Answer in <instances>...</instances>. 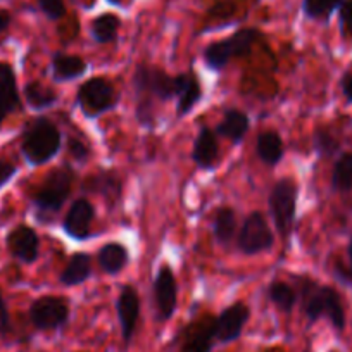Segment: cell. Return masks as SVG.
<instances>
[{
	"label": "cell",
	"mask_w": 352,
	"mask_h": 352,
	"mask_svg": "<svg viewBox=\"0 0 352 352\" xmlns=\"http://www.w3.org/2000/svg\"><path fill=\"white\" fill-rule=\"evenodd\" d=\"M335 275H337V278L340 280V282L347 283V285H352V268H345L344 264L342 263H337L335 264Z\"/></svg>",
	"instance_id": "8d00e7d4"
},
{
	"label": "cell",
	"mask_w": 352,
	"mask_h": 352,
	"mask_svg": "<svg viewBox=\"0 0 352 352\" xmlns=\"http://www.w3.org/2000/svg\"><path fill=\"white\" fill-rule=\"evenodd\" d=\"M297 195H299L297 185L290 178L276 182L270 192V214L275 223L276 232L282 236H287L292 232L297 212Z\"/></svg>",
	"instance_id": "5b68a950"
},
{
	"label": "cell",
	"mask_w": 352,
	"mask_h": 352,
	"mask_svg": "<svg viewBox=\"0 0 352 352\" xmlns=\"http://www.w3.org/2000/svg\"><path fill=\"white\" fill-rule=\"evenodd\" d=\"M14 173H16V166L9 164V162L6 161H0V187H2L4 184H8L12 176H14Z\"/></svg>",
	"instance_id": "d590c367"
},
{
	"label": "cell",
	"mask_w": 352,
	"mask_h": 352,
	"mask_svg": "<svg viewBox=\"0 0 352 352\" xmlns=\"http://www.w3.org/2000/svg\"><path fill=\"white\" fill-rule=\"evenodd\" d=\"M342 4V0H304L302 11L311 19H327Z\"/></svg>",
	"instance_id": "f546056e"
},
{
	"label": "cell",
	"mask_w": 352,
	"mask_h": 352,
	"mask_svg": "<svg viewBox=\"0 0 352 352\" xmlns=\"http://www.w3.org/2000/svg\"><path fill=\"white\" fill-rule=\"evenodd\" d=\"M342 92H344L345 99L352 102V73H347L342 78Z\"/></svg>",
	"instance_id": "74e56055"
},
{
	"label": "cell",
	"mask_w": 352,
	"mask_h": 352,
	"mask_svg": "<svg viewBox=\"0 0 352 352\" xmlns=\"http://www.w3.org/2000/svg\"><path fill=\"white\" fill-rule=\"evenodd\" d=\"M76 102L88 120H96L120 102L116 88L107 78L96 76L85 81L76 94Z\"/></svg>",
	"instance_id": "277c9868"
},
{
	"label": "cell",
	"mask_w": 352,
	"mask_h": 352,
	"mask_svg": "<svg viewBox=\"0 0 352 352\" xmlns=\"http://www.w3.org/2000/svg\"><path fill=\"white\" fill-rule=\"evenodd\" d=\"M109 4H120V2H123V0H107Z\"/></svg>",
	"instance_id": "b9f144b4"
},
{
	"label": "cell",
	"mask_w": 352,
	"mask_h": 352,
	"mask_svg": "<svg viewBox=\"0 0 352 352\" xmlns=\"http://www.w3.org/2000/svg\"><path fill=\"white\" fill-rule=\"evenodd\" d=\"M340 28L342 33L352 38V0H345L340 8Z\"/></svg>",
	"instance_id": "d6a6232c"
},
{
	"label": "cell",
	"mask_w": 352,
	"mask_h": 352,
	"mask_svg": "<svg viewBox=\"0 0 352 352\" xmlns=\"http://www.w3.org/2000/svg\"><path fill=\"white\" fill-rule=\"evenodd\" d=\"M187 73L171 76L161 67L140 64L133 74V87L137 90V120L140 124L154 126V104L152 100H171L180 96Z\"/></svg>",
	"instance_id": "6da1fadb"
},
{
	"label": "cell",
	"mask_w": 352,
	"mask_h": 352,
	"mask_svg": "<svg viewBox=\"0 0 352 352\" xmlns=\"http://www.w3.org/2000/svg\"><path fill=\"white\" fill-rule=\"evenodd\" d=\"M212 235L221 245L232 242L233 236L236 235V214L232 208H221L216 211L212 219Z\"/></svg>",
	"instance_id": "7402d4cb"
},
{
	"label": "cell",
	"mask_w": 352,
	"mask_h": 352,
	"mask_svg": "<svg viewBox=\"0 0 352 352\" xmlns=\"http://www.w3.org/2000/svg\"><path fill=\"white\" fill-rule=\"evenodd\" d=\"M99 266L107 275H118L126 268L128 261H130V252L121 242H107L99 250Z\"/></svg>",
	"instance_id": "e0dca14e"
},
{
	"label": "cell",
	"mask_w": 352,
	"mask_h": 352,
	"mask_svg": "<svg viewBox=\"0 0 352 352\" xmlns=\"http://www.w3.org/2000/svg\"><path fill=\"white\" fill-rule=\"evenodd\" d=\"M202 99V88L199 83V78L194 73H187L185 76V83L182 87V92L178 96V106H176V113L178 118H184L194 109Z\"/></svg>",
	"instance_id": "603a6c76"
},
{
	"label": "cell",
	"mask_w": 352,
	"mask_h": 352,
	"mask_svg": "<svg viewBox=\"0 0 352 352\" xmlns=\"http://www.w3.org/2000/svg\"><path fill=\"white\" fill-rule=\"evenodd\" d=\"M87 63L78 56L57 52L52 57V78L56 81H71L87 73Z\"/></svg>",
	"instance_id": "ffe728a7"
},
{
	"label": "cell",
	"mask_w": 352,
	"mask_h": 352,
	"mask_svg": "<svg viewBox=\"0 0 352 352\" xmlns=\"http://www.w3.org/2000/svg\"><path fill=\"white\" fill-rule=\"evenodd\" d=\"M11 25V14L8 11H0V33L6 32Z\"/></svg>",
	"instance_id": "f35d334b"
},
{
	"label": "cell",
	"mask_w": 352,
	"mask_h": 352,
	"mask_svg": "<svg viewBox=\"0 0 352 352\" xmlns=\"http://www.w3.org/2000/svg\"><path fill=\"white\" fill-rule=\"evenodd\" d=\"M349 261H351V268H352V239H351V242H349Z\"/></svg>",
	"instance_id": "60d3db41"
},
{
	"label": "cell",
	"mask_w": 352,
	"mask_h": 352,
	"mask_svg": "<svg viewBox=\"0 0 352 352\" xmlns=\"http://www.w3.org/2000/svg\"><path fill=\"white\" fill-rule=\"evenodd\" d=\"M96 218V209L87 199H76L71 204L66 218L63 221V230L71 239L85 240L92 235V221Z\"/></svg>",
	"instance_id": "4fadbf2b"
},
{
	"label": "cell",
	"mask_w": 352,
	"mask_h": 352,
	"mask_svg": "<svg viewBox=\"0 0 352 352\" xmlns=\"http://www.w3.org/2000/svg\"><path fill=\"white\" fill-rule=\"evenodd\" d=\"M321 296H323V313L330 320L337 331L345 330V311L342 306L340 294L331 287H321Z\"/></svg>",
	"instance_id": "cb8c5ba5"
},
{
	"label": "cell",
	"mask_w": 352,
	"mask_h": 352,
	"mask_svg": "<svg viewBox=\"0 0 352 352\" xmlns=\"http://www.w3.org/2000/svg\"><path fill=\"white\" fill-rule=\"evenodd\" d=\"M69 300L57 296L38 297L30 307V321L40 331L60 330L69 321Z\"/></svg>",
	"instance_id": "52a82bcc"
},
{
	"label": "cell",
	"mask_w": 352,
	"mask_h": 352,
	"mask_svg": "<svg viewBox=\"0 0 352 352\" xmlns=\"http://www.w3.org/2000/svg\"><path fill=\"white\" fill-rule=\"evenodd\" d=\"M219 157V145L218 135L211 128H201L197 138H195L194 151H192V159L195 164L202 169H212Z\"/></svg>",
	"instance_id": "9a60e30c"
},
{
	"label": "cell",
	"mask_w": 352,
	"mask_h": 352,
	"mask_svg": "<svg viewBox=\"0 0 352 352\" xmlns=\"http://www.w3.org/2000/svg\"><path fill=\"white\" fill-rule=\"evenodd\" d=\"M0 102L4 104L11 113L19 107L16 74L12 67L6 63H0Z\"/></svg>",
	"instance_id": "d4e9b609"
},
{
	"label": "cell",
	"mask_w": 352,
	"mask_h": 352,
	"mask_svg": "<svg viewBox=\"0 0 352 352\" xmlns=\"http://www.w3.org/2000/svg\"><path fill=\"white\" fill-rule=\"evenodd\" d=\"M118 320L121 327V337L124 345H130L137 331L138 320H140V296L133 285H124L121 289L116 300Z\"/></svg>",
	"instance_id": "7c38bea8"
},
{
	"label": "cell",
	"mask_w": 352,
	"mask_h": 352,
	"mask_svg": "<svg viewBox=\"0 0 352 352\" xmlns=\"http://www.w3.org/2000/svg\"><path fill=\"white\" fill-rule=\"evenodd\" d=\"M8 249L16 259L23 261V263H35L40 252V240L38 235L33 228L26 225L16 226L11 230L8 235Z\"/></svg>",
	"instance_id": "5bb4252c"
},
{
	"label": "cell",
	"mask_w": 352,
	"mask_h": 352,
	"mask_svg": "<svg viewBox=\"0 0 352 352\" xmlns=\"http://www.w3.org/2000/svg\"><path fill=\"white\" fill-rule=\"evenodd\" d=\"M25 99L33 109H49L57 102V94L40 81H30L25 87Z\"/></svg>",
	"instance_id": "484cf974"
},
{
	"label": "cell",
	"mask_w": 352,
	"mask_h": 352,
	"mask_svg": "<svg viewBox=\"0 0 352 352\" xmlns=\"http://www.w3.org/2000/svg\"><path fill=\"white\" fill-rule=\"evenodd\" d=\"M313 140H314V148H316L318 154L324 155V157L333 155L335 152L338 151L337 138H335L327 128H318V130L314 131Z\"/></svg>",
	"instance_id": "4dcf8cb0"
},
{
	"label": "cell",
	"mask_w": 352,
	"mask_h": 352,
	"mask_svg": "<svg viewBox=\"0 0 352 352\" xmlns=\"http://www.w3.org/2000/svg\"><path fill=\"white\" fill-rule=\"evenodd\" d=\"M118 30H120V19L118 16L106 12L100 14L92 21V38L97 43H111L116 40Z\"/></svg>",
	"instance_id": "83f0119b"
},
{
	"label": "cell",
	"mask_w": 352,
	"mask_h": 352,
	"mask_svg": "<svg viewBox=\"0 0 352 352\" xmlns=\"http://www.w3.org/2000/svg\"><path fill=\"white\" fill-rule=\"evenodd\" d=\"M9 331H11V316L4 296L0 292V335H8Z\"/></svg>",
	"instance_id": "e575fe53"
},
{
	"label": "cell",
	"mask_w": 352,
	"mask_h": 352,
	"mask_svg": "<svg viewBox=\"0 0 352 352\" xmlns=\"http://www.w3.org/2000/svg\"><path fill=\"white\" fill-rule=\"evenodd\" d=\"M67 151H69V154L73 155L78 162H85L88 159V155H90V151H88L87 145L81 140H78V138H71V140L67 142Z\"/></svg>",
	"instance_id": "836d02e7"
},
{
	"label": "cell",
	"mask_w": 352,
	"mask_h": 352,
	"mask_svg": "<svg viewBox=\"0 0 352 352\" xmlns=\"http://www.w3.org/2000/svg\"><path fill=\"white\" fill-rule=\"evenodd\" d=\"M214 318L211 314L197 318L182 330L178 352H211L214 347Z\"/></svg>",
	"instance_id": "9c48e42d"
},
{
	"label": "cell",
	"mask_w": 352,
	"mask_h": 352,
	"mask_svg": "<svg viewBox=\"0 0 352 352\" xmlns=\"http://www.w3.org/2000/svg\"><path fill=\"white\" fill-rule=\"evenodd\" d=\"M63 137L56 124L47 118H36L23 135V155L33 166H40L54 159L59 152Z\"/></svg>",
	"instance_id": "7a4b0ae2"
},
{
	"label": "cell",
	"mask_w": 352,
	"mask_h": 352,
	"mask_svg": "<svg viewBox=\"0 0 352 352\" xmlns=\"http://www.w3.org/2000/svg\"><path fill=\"white\" fill-rule=\"evenodd\" d=\"M275 236L268 225V219L264 218L263 212L254 211L243 219L240 226L236 243H239L240 252L245 256H256V254L266 252L273 247Z\"/></svg>",
	"instance_id": "ba28073f"
},
{
	"label": "cell",
	"mask_w": 352,
	"mask_h": 352,
	"mask_svg": "<svg viewBox=\"0 0 352 352\" xmlns=\"http://www.w3.org/2000/svg\"><path fill=\"white\" fill-rule=\"evenodd\" d=\"M257 157L268 166H276L282 161L285 148H283V140L275 130H264L259 133L256 140Z\"/></svg>",
	"instance_id": "ac0fdd59"
},
{
	"label": "cell",
	"mask_w": 352,
	"mask_h": 352,
	"mask_svg": "<svg viewBox=\"0 0 352 352\" xmlns=\"http://www.w3.org/2000/svg\"><path fill=\"white\" fill-rule=\"evenodd\" d=\"M9 113H11V111H9L8 107L4 106V104L0 102V123H2V121H4L6 118H8V114H9Z\"/></svg>",
	"instance_id": "ab89813d"
},
{
	"label": "cell",
	"mask_w": 352,
	"mask_h": 352,
	"mask_svg": "<svg viewBox=\"0 0 352 352\" xmlns=\"http://www.w3.org/2000/svg\"><path fill=\"white\" fill-rule=\"evenodd\" d=\"M92 275V259L85 252H76L67 261L66 268L60 273V283L66 287L80 285Z\"/></svg>",
	"instance_id": "44dd1931"
},
{
	"label": "cell",
	"mask_w": 352,
	"mask_h": 352,
	"mask_svg": "<svg viewBox=\"0 0 352 352\" xmlns=\"http://www.w3.org/2000/svg\"><path fill=\"white\" fill-rule=\"evenodd\" d=\"M250 318L249 306L243 302H235L223 309L214 318V337L219 344H230L240 338L247 321Z\"/></svg>",
	"instance_id": "8fae6325"
},
{
	"label": "cell",
	"mask_w": 352,
	"mask_h": 352,
	"mask_svg": "<svg viewBox=\"0 0 352 352\" xmlns=\"http://www.w3.org/2000/svg\"><path fill=\"white\" fill-rule=\"evenodd\" d=\"M330 352H335V351H330Z\"/></svg>",
	"instance_id": "7bdbcfd3"
},
{
	"label": "cell",
	"mask_w": 352,
	"mask_h": 352,
	"mask_svg": "<svg viewBox=\"0 0 352 352\" xmlns=\"http://www.w3.org/2000/svg\"><path fill=\"white\" fill-rule=\"evenodd\" d=\"M38 6L43 14L52 19V21H57V19L64 18V14H66L64 0H38Z\"/></svg>",
	"instance_id": "1f68e13d"
},
{
	"label": "cell",
	"mask_w": 352,
	"mask_h": 352,
	"mask_svg": "<svg viewBox=\"0 0 352 352\" xmlns=\"http://www.w3.org/2000/svg\"><path fill=\"white\" fill-rule=\"evenodd\" d=\"M74 173L69 168L54 169L33 194V204L45 212H56L63 208L73 187Z\"/></svg>",
	"instance_id": "8992f818"
},
{
	"label": "cell",
	"mask_w": 352,
	"mask_h": 352,
	"mask_svg": "<svg viewBox=\"0 0 352 352\" xmlns=\"http://www.w3.org/2000/svg\"><path fill=\"white\" fill-rule=\"evenodd\" d=\"M268 299L272 300L273 306L278 307L282 313H290V311L296 307L299 296H297V292L289 285V283L276 280V282L270 283Z\"/></svg>",
	"instance_id": "4316f807"
},
{
	"label": "cell",
	"mask_w": 352,
	"mask_h": 352,
	"mask_svg": "<svg viewBox=\"0 0 352 352\" xmlns=\"http://www.w3.org/2000/svg\"><path fill=\"white\" fill-rule=\"evenodd\" d=\"M331 187L337 192L352 190V152L340 155L331 173Z\"/></svg>",
	"instance_id": "f1b7e54d"
},
{
	"label": "cell",
	"mask_w": 352,
	"mask_h": 352,
	"mask_svg": "<svg viewBox=\"0 0 352 352\" xmlns=\"http://www.w3.org/2000/svg\"><path fill=\"white\" fill-rule=\"evenodd\" d=\"M261 38V32L256 28H242L233 33L221 42H212L202 52L206 64L211 69L221 71L226 64L235 57H243L252 50L257 40Z\"/></svg>",
	"instance_id": "3957f363"
},
{
	"label": "cell",
	"mask_w": 352,
	"mask_h": 352,
	"mask_svg": "<svg viewBox=\"0 0 352 352\" xmlns=\"http://www.w3.org/2000/svg\"><path fill=\"white\" fill-rule=\"evenodd\" d=\"M83 188L87 192H96V194L104 195L111 202H116L121 197V192H123L121 190L123 185H121L120 176L111 171H102L99 175H90L85 180Z\"/></svg>",
	"instance_id": "d6986e66"
},
{
	"label": "cell",
	"mask_w": 352,
	"mask_h": 352,
	"mask_svg": "<svg viewBox=\"0 0 352 352\" xmlns=\"http://www.w3.org/2000/svg\"><path fill=\"white\" fill-rule=\"evenodd\" d=\"M154 302L157 320H171L178 304V285H176L175 273L168 264H162L154 280Z\"/></svg>",
	"instance_id": "30bf717a"
},
{
	"label": "cell",
	"mask_w": 352,
	"mask_h": 352,
	"mask_svg": "<svg viewBox=\"0 0 352 352\" xmlns=\"http://www.w3.org/2000/svg\"><path fill=\"white\" fill-rule=\"evenodd\" d=\"M249 128L250 121L245 113L236 109H226L225 116H223L221 123L216 126L214 133L226 138V140H232L233 144H240L247 135V131H249Z\"/></svg>",
	"instance_id": "2e32d148"
}]
</instances>
